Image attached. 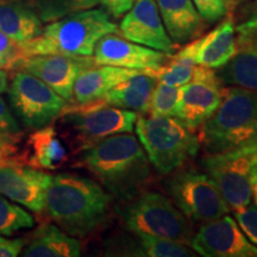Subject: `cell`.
I'll return each mask as SVG.
<instances>
[{"instance_id": "cell-32", "label": "cell", "mask_w": 257, "mask_h": 257, "mask_svg": "<svg viewBox=\"0 0 257 257\" xmlns=\"http://www.w3.org/2000/svg\"><path fill=\"white\" fill-rule=\"evenodd\" d=\"M23 59L22 47L0 31V69L15 70Z\"/></svg>"}, {"instance_id": "cell-1", "label": "cell", "mask_w": 257, "mask_h": 257, "mask_svg": "<svg viewBox=\"0 0 257 257\" xmlns=\"http://www.w3.org/2000/svg\"><path fill=\"white\" fill-rule=\"evenodd\" d=\"M80 162L121 202L143 192L152 178L150 161L131 134L112 135L91 144Z\"/></svg>"}, {"instance_id": "cell-28", "label": "cell", "mask_w": 257, "mask_h": 257, "mask_svg": "<svg viewBox=\"0 0 257 257\" xmlns=\"http://www.w3.org/2000/svg\"><path fill=\"white\" fill-rule=\"evenodd\" d=\"M181 88L168 85L166 82H157L154 89L148 113L156 117H175L178 110Z\"/></svg>"}, {"instance_id": "cell-20", "label": "cell", "mask_w": 257, "mask_h": 257, "mask_svg": "<svg viewBox=\"0 0 257 257\" xmlns=\"http://www.w3.org/2000/svg\"><path fill=\"white\" fill-rule=\"evenodd\" d=\"M167 32L174 43H188L201 35L204 19L192 0H156Z\"/></svg>"}, {"instance_id": "cell-6", "label": "cell", "mask_w": 257, "mask_h": 257, "mask_svg": "<svg viewBox=\"0 0 257 257\" xmlns=\"http://www.w3.org/2000/svg\"><path fill=\"white\" fill-rule=\"evenodd\" d=\"M125 229L189 245L194 236L187 218L172 199L157 192L143 191L119 208Z\"/></svg>"}, {"instance_id": "cell-15", "label": "cell", "mask_w": 257, "mask_h": 257, "mask_svg": "<svg viewBox=\"0 0 257 257\" xmlns=\"http://www.w3.org/2000/svg\"><path fill=\"white\" fill-rule=\"evenodd\" d=\"M168 54L135 43L112 32L95 44L93 60L96 66H115L128 69L159 72L170 60Z\"/></svg>"}, {"instance_id": "cell-34", "label": "cell", "mask_w": 257, "mask_h": 257, "mask_svg": "<svg viewBox=\"0 0 257 257\" xmlns=\"http://www.w3.org/2000/svg\"><path fill=\"white\" fill-rule=\"evenodd\" d=\"M21 134H4L0 133V160L16 159L21 160Z\"/></svg>"}, {"instance_id": "cell-11", "label": "cell", "mask_w": 257, "mask_h": 257, "mask_svg": "<svg viewBox=\"0 0 257 257\" xmlns=\"http://www.w3.org/2000/svg\"><path fill=\"white\" fill-rule=\"evenodd\" d=\"M175 118L191 130L200 127L213 114L223 98V83L217 72L197 64L194 78L181 86Z\"/></svg>"}, {"instance_id": "cell-5", "label": "cell", "mask_w": 257, "mask_h": 257, "mask_svg": "<svg viewBox=\"0 0 257 257\" xmlns=\"http://www.w3.org/2000/svg\"><path fill=\"white\" fill-rule=\"evenodd\" d=\"M136 134L150 165L161 175L181 168L200 148L199 138L175 117L138 115Z\"/></svg>"}, {"instance_id": "cell-33", "label": "cell", "mask_w": 257, "mask_h": 257, "mask_svg": "<svg viewBox=\"0 0 257 257\" xmlns=\"http://www.w3.org/2000/svg\"><path fill=\"white\" fill-rule=\"evenodd\" d=\"M234 218L239 227L253 245L257 246V207L255 204L249 205L239 210L233 211Z\"/></svg>"}, {"instance_id": "cell-8", "label": "cell", "mask_w": 257, "mask_h": 257, "mask_svg": "<svg viewBox=\"0 0 257 257\" xmlns=\"http://www.w3.org/2000/svg\"><path fill=\"white\" fill-rule=\"evenodd\" d=\"M170 174L166 191L187 219L205 224L230 213L223 194L206 172L179 168Z\"/></svg>"}, {"instance_id": "cell-12", "label": "cell", "mask_w": 257, "mask_h": 257, "mask_svg": "<svg viewBox=\"0 0 257 257\" xmlns=\"http://www.w3.org/2000/svg\"><path fill=\"white\" fill-rule=\"evenodd\" d=\"M96 66L93 56L48 54L24 57L15 70H24L46 82L64 100L74 102V83L85 69Z\"/></svg>"}, {"instance_id": "cell-4", "label": "cell", "mask_w": 257, "mask_h": 257, "mask_svg": "<svg viewBox=\"0 0 257 257\" xmlns=\"http://www.w3.org/2000/svg\"><path fill=\"white\" fill-rule=\"evenodd\" d=\"M257 137V92L231 86L217 110L201 125L200 146L207 154L232 149Z\"/></svg>"}, {"instance_id": "cell-22", "label": "cell", "mask_w": 257, "mask_h": 257, "mask_svg": "<svg viewBox=\"0 0 257 257\" xmlns=\"http://www.w3.org/2000/svg\"><path fill=\"white\" fill-rule=\"evenodd\" d=\"M43 29V22L24 0L0 4V31L19 46L36 38Z\"/></svg>"}, {"instance_id": "cell-37", "label": "cell", "mask_w": 257, "mask_h": 257, "mask_svg": "<svg viewBox=\"0 0 257 257\" xmlns=\"http://www.w3.org/2000/svg\"><path fill=\"white\" fill-rule=\"evenodd\" d=\"M27 239H10L0 236V257H16L23 251Z\"/></svg>"}, {"instance_id": "cell-27", "label": "cell", "mask_w": 257, "mask_h": 257, "mask_svg": "<svg viewBox=\"0 0 257 257\" xmlns=\"http://www.w3.org/2000/svg\"><path fill=\"white\" fill-rule=\"evenodd\" d=\"M34 217L0 193V234L10 236L18 231L31 229Z\"/></svg>"}, {"instance_id": "cell-18", "label": "cell", "mask_w": 257, "mask_h": 257, "mask_svg": "<svg viewBox=\"0 0 257 257\" xmlns=\"http://www.w3.org/2000/svg\"><path fill=\"white\" fill-rule=\"evenodd\" d=\"M157 73L159 72L138 73L133 78L118 83L99 100L85 106H92V107L111 106V107L123 108V110L146 114L149 111L153 92L159 80Z\"/></svg>"}, {"instance_id": "cell-17", "label": "cell", "mask_w": 257, "mask_h": 257, "mask_svg": "<svg viewBox=\"0 0 257 257\" xmlns=\"http://www.w3.org/2000/svg\"><path fill=\"white\" fill-rule=\"evenodd\" d=\"M237 51L236 22L227 15L221 23L204 36L191 41L172 57L200 64L212 69H219L229 62Z\"/></svg>"}, {"instance_id": "cell-21", "label": "cell", "mask_w": 257, "mask_h": 257, "mask_svg": "<svg viewBox=\"0 0 257 257\" xmlns=\"http://www.w3.org/2000/svg\"><path fill=\"white\" fill-rule=\"evenodd\" d=\"M67 159L66 147L53 125L36 128L28 137L27 146L21 153L22 162L36 169H57Z\"/></svg>"}, {"instance_id": "cell-26", "label": "cell", "mask_w": 257, "mask_h": 257, "mask_svg": "<svg viewBox=\"0 0 257 257\" xmlns=\"http://www.w3.org/2000/svg\"><path fill=\"white\" fill-rule=\"evenodd\" d=\"M134 233V232H131ZM140 250V257H191L195 256L193 249L186 244L147 233H134Z\"/></svg>"}, {"instance_id": "cell-10", "label": "cell", "mask_w": 257, "mask_h": 257, "mask_svg": "<svg viewBox=\"0 0 257 257\" xmlns=\"http://www.w3.org/2000/svg\"><path fill=\"white\" fill-rule=\"evenodd\" d=\"M63 114L82 142V149L112 135L131 134L138 118L137 112L111 106L75 105L67 107Z\"/></svg>"}, {"instance_id": "cell-40", "label": "cell", "mask_w": 257, "mask_h": 257, "mask_svg": "<svg viewBox=\"0 0 257 257\" xmlns=\"http://www.w3.org/2000/svg\"><path fill=\"white\" fill-rule=\"evenodd\" d=\"M8 2H14V0H0V4H3V3H8Z\"/></svg>"}, {"instance_id": "cell-38", "label": "cell", "mask_w": 257, "mask_h": 257, "mask_svg": "<svg viewBox=\"0 0 257 257\" xmlns=\"http://www.w3.org/2000/svg\"><path fill=\"white\" fill-rule=\"evenodd\" d=\"M9 89V73L6 69H0V94Z\"/></svg>"}, {"instance_id": "cell-24", "label": "cell", "mask_w": 257, "mask_h": 257, "mask_svg": "<svg viewBox=\"0 0 257 257\" xmlns=\"http://www.w3.org/2000/svg\"><path fill=\"white\" fill-rule=\"evenodd\" d=\"M22 252L27 257H78L81 255V245L74 236L48 224L25 244Z\"/></svg>"}, {"instance_id": "cell-30", "label": "cell", "mask_w": 257, "mask_h": 257, "mask_svg": "<svg viewBox=\"0 0 257 257\" xmlns=\"http://www.w3.org/2000/svg\"><path fill=\"white\" fill-rule=\"evenodd\" d=\"M237 40L257 42V0L248 3L239 14L236 23Z\"/></svg>"}, {"instance_id": "cell-41", "label": "cell", "mask_w": 257, "mask_h": 257, "mask_svg": "<svg viewBox=\"0 0 257 257\" xmlns=\"http://www.w3.org/2000/svg\"><path fill=\"white\" fill-rule=\"evenodd\" d=\"M239 2H248V0H239Z\"/></svg>"}, {"instance_id": "cell-2", "label": "cell", "mask_w": 257, "mask_h": 257, "mask_svg": "<svg viewBox=\"0 0 257 257\" xmlns=\"http://www.w3.org/2000/svg\"><path fill=\"white\" fill-rule=\"evenodd\" d=\"M111 201V195L92 179L60 173L51 175L44 210L64 232L86 237L106 223Z\"/></svg>"}, {"instance_id": "cell-14", "label": "cell", "mask_w": 257, "mask_h": 257, "mask_svg": "<svg viewBox=\"0 0 257 257\" xmlns=\"http://www.w3.org/2000/svg\"><path fill=\"white\" fill-rule=\"evenodd\" d=\"M189 245L205 257H257V246L227 214L202 225Z\"/></svg>"}, {"instance_id": "cell-35", "label": "cell", "mask_w": 257, "mask_h": 257, "mask_svg": "<svg viewBox=\"0 0 257 257\" xmlns=\"http://www.w3.org/2000/svg\"><path fill=\"white\" fill-rule=\"evenodd\" d=\"M21 127L16 117L10 110L8 102L0 96V133L19 134Z\"/></svg>"}, {"instance_id": "cell-23", "label": "cell", "mask_w": 257, "mask_h": 257, "mask_svg": "<svg viewBox=\"0 0 257 257\" xmlns=\"http://www.w3.org/2000/svg\"><path fill=\"white\" fill-rule=\"evenodd\" d=\"M223 85L238 86L257 92V42L237 40V51L218 69Z\"/></svg>"}, {"instance_id": "cell-36", "label": "cell", "mask_w": 257, "mask_h": 257, "mask_svg": "<svg viewBox=\"0 0 257 257\" xmlns=\"http://www.w3.org/2000/svg\"><path fill=\"white\" fill-rule=\"evenodd\" d=\"M135 2L136 0H99L102 9L113 18L123 17L133 8Z\"/></svg>"}, {"instance_id": "cell-9", "label": "cell", "mask_w": 257, "mask_h": 257, "mask_svg": "<svg viewBox=\"0 0 257 257\" xmlns=\"http://www.w3.org/2000/svg\"><path fill=\"white\" fill-rule=\"evenodd\" d=\"M8 91L15 113L35 130L50 125L68 107V101L46 82L24 70L16 72Z\"/></svg>"}, {"instance_id": "cell-31", "label": "cell", "mask_w": 257, "mask_h": 257, "mask_svg": "<svg viewBox=\"0 0 257 257\" xmlns=\"http://www.w3.org/2000/svg\"><path fill=\"white\" fill-rule=\"evenodd\" d=\"M199 15L207 23H216L229 15L234 0H192Z\"/></svg>"}, {"instance_id": "cell-7", "label": "cell", "mask_w": 257, "mask_h": 257, "mask_svg": "<svg viewBox=\"0 0 257 257\" xmlns=\"http://www.w3.org/2000/svg\"><path fill=\"white\" fill-rule=\"evenodd\" d=\"M201 166L213 179L231 211L251 202V179L257 167V137L221 153L207 154Z\"/></svg>"}, {"instance_id": "cell-13", "label": "cell", "mask_w": 257, "mask_h": 257, "mask_svg": "<svg viewBox=\"0 0 257 257\" xmlns=\"http://www.w3.org/2000/svg\"><path fill=\"white\" fill-rule=\"evenodd\" d=\"M51 175L16 159L0 160V193L16 204L42 213Z\"/></svg>"}, {"instance_id": "cell-3", "label": "cell", "mask_w": 257, "mask_h": 257, "mask_svg": "<svg viewBox=\"0 0 257 257\" xmlns=\"http://www.w3.org/2000/svg\"><path fill=\"white\" fill-rule=\"evenodd\" d=\"M118 32V27L104 9H88L68 15L43 27L36 38L22 46L24 57L48 54L93 56L102 36Z\"/></svg>"}, {"instance_id": "cell-19", "label": "cell", "mask_w": 257, "mask_h": 257, "mask_svg": "<svg viewBox=\"0 0 257 257\" xmlns=\"http://www.w3.org/2000/svg\"><path fill=\"white\" fill-rule=\"evenodd\" d=\"M147 70L128 69L115 66H94L80 73L74 83L75 105H87L104 96L118 83Z\"/></svg>"}, {"instance_id": "cell-16", "label": "cell", "mask_w": 257, "mask_h": 257, "mask_svg": "<svg viewBox=\"0 0 257 257\" xmlns=\"http://www.w3.org/2000/svg\"><path fill=\"white\" fill-rule=\"evenodd\" d=\"M118 32L126 40L173 55L176 50L163 25L156 0H136L121 19Z\"/></svg>"}, {"instance_id": "cell-39", "label": "cell", "mask_w": 257, "mask_h": 257, "mask_svg": "<svg viewBox=\"0 0 257 257\" xmlns=\"http://www.w3.org/2000/svg\"><path fill=\"white\" fill-rule=\"evenodd\" d=\"M251 198H253V201H255V205L257 207V167L253 170L251 179Z\"/></svg>"}, {"instance_id": "cell-29", "label": "cell", "mask_w": 257, "mask_h": 257, "mask_svg": "<svg viewBox=\"0 0 257 257\" xmlns=\"http://www.w3.org/2000/svg\"><path fill=\"white\" fill-rule=\"evenodd\" d=\"M197 64L188 61L174 59L170 56V60L157 73V79L168 85L181 87L186 83L191 82L194 78Z\"/></svg>"}, {"instance_id": "cell-25", "label": "cell", "mask_w": 257, "mask_h": 257, "mask_svg": "<svg viewBox=\"0 0 257 257\" xmlns=\"http://www.w3.org/2000/svg\"><path fill=\"white\" fill-rule=\"evenodd\" d=\"M43 23L57 21L66 16L95 8L99 0H27Z\"/></svg>"}]
</instances>
